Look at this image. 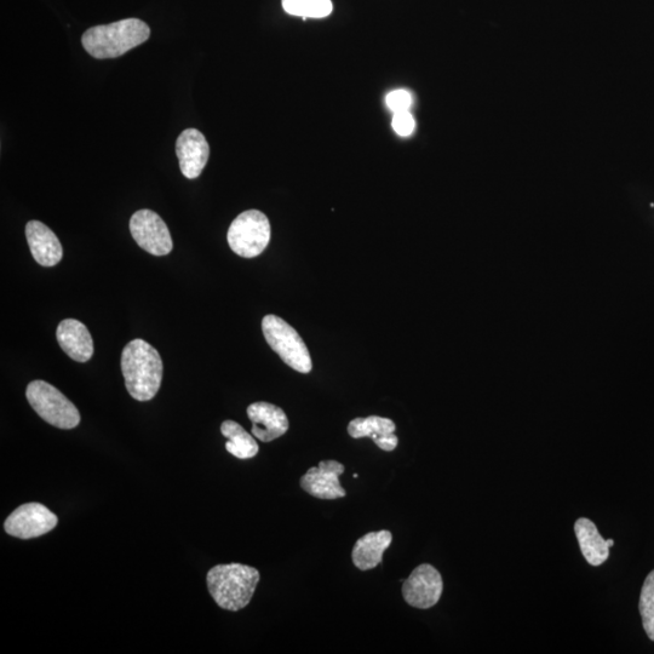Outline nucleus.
Instances as JSON below:
<instances>
[{"label": "nucleus", "instance_id": "19", "mask_svg": "<svg viewBox=\"0 0 654 654\" xmlns=\"http://www.w3.org/2000/svg\"><path fill=\"white\" fill-rule=\"evenodd\" d=\"M283 8L289 15L303 20L324 19L334 9L331 0H283Z\"/></svg>", "mask_w": 654, "mask_h": 654}, {"label": "nucleus", "instance_id": "11", "mask_svg": "<svg viewBox=\"0 0 654 654\" xmlns=\"http://www.w3.org/2000/svg\"><path fill=\"white\" fill-rule=\"evenodd\" d=\"M176 154L180 169L188 180L197 179L208 164L210 147L205 136L197 129H187L176 141Z\"/></svg>", "mask_w": 654, "mask_h": 654}, {"label": "nucleus", "instance_id": "14", "mask_svg": "<svg viewBox=\"0 0 654 654\" xmlns=\"http://www.w3.org/2000/svg\"><path fill=\"white\" fill-rule=\"evenodd\" d=\"M26 237L31 254L40 266L54 267L62 260L63 249L60 240L44 223L28 222Z\"/></svg>", "mask_w": 654, "mask_h": 654}, {"label": "nucleus", "instance_id": "18", "mask_svg": "<svg viewBox=\"0 0 654 654\" xmlns=\"http://www.w3.org/2000/svg\"><path fill=\"white\" fill-rule=\"evenodd\" d=\"M221 433L228 439L226 450L239 460H250L260 451L254 436L246 432L237 422L229 420L223 422Z\"/></svg>", "mask_w": 654, "mask_h": 654}, {"label": "nucleus", "instance_id": "20", "mask_svg": "<svg viewBox=\"0 0 654 654\" xmlns=\"http://www.w3.org/2000/svg\"><path fill=\"white\" fill-rule=\"evenodd\" d=\"M639 608L646 634L654 641V570L647 576L642 587Z\"/></svg>", "mask_w": 654, "mask_h": 654}, {"label": "nucleus", "instance_id": "7", "mask_svg": "<svg viewBox=\"0 0 654 654\" xmlns=\"http://www.w3.org/2000/svg\"><path fill=\"white\" fill-rule=\"evenodd\" d=\"M130 232L137 245L151 255H169L174 248L168 226L152 210L136 211L130 220Z\"/></svg>", "mask_w": 654, "mask_h": 654}, {"label": "nucleus", "instance_id": "16", "mask_svg": "<svg viewBox=\"0 0 654 654\" xmlns=\"http://www.w3.org/2000/svg\"><path fill=\"white\" fill-rule=\"evenodd\" d=\"M393 542L392 533L378 531L367 533L355 543L352 553L353 564L361 571L374 570L383 561V554Z\"/></svg>", "mask_w": 654, "mask_h": 654}, {"label": "nucleus", "instance_id": "6", "mask_svg": "<svg viewBox=\"0 0 654 654\" xmlns=\"http://www.w3.org/2000/svg\"><path fill=\"white\" fill-rule=\"evenodd\" d=\"M227 240L233 252L240 257L260 256L271 242V223L261 211H244L229 227Z\"/></svg>", "mask_w": 654, "mask_h": 654}, {"label": "nucleus", "instance_id": "12", "mask_svg": "<svg viewBox=\"0 0 654 654\" xmlns=\"http://www.w3.org/2000/svg\"><path fill=\"white\" fill-rule=\"evenodd\" d=\"M248 416L252 422V435L263 443H271L289 430V420L285 412L265 401L251 404L248 407Z\"/></svg>", "mask_w": 654, "mask_h": 654}, {"label": "nucleus", "instance_id": "13", "mask_svg": "<svg viewBox=\"0 0 654 654\" xmlns=\"http://www.w3.org/2000/svg\"><path fill=\"white\" fill-rule=\"evenodd\" d=\"M57 342L68 357L86 363L94 355V341L88 327L76 319L62 320L56 331Z\"/></svg>", "mask_w": 654, "mask_h": 654}, {"label": "nucleus", "instance_id": "23", "mask_svg": "<svg viewBox=\"0 0 654 654\" xmlns=\"http://www.w3.org/2000/svg\"><path fill=\"white\" fill-rule=\"evenodd\" d=\"M607 544H608V547L612 548L613 545H615V541H613V539H608Z\"/></svg>", "mask_w": 654, "mask_h": 654}, {"label": "nucleus", "instance_id": "3", "mask_svg": "<svg viewBox=\"0 0 654 654\" xmlns=\"http://www.w3.org/2000/svg\"><path fill=\"white\" fill-rule=\"evenodd\" d=\"M260 582V572L242 564L212 567L206 583L212 599L223 610L237 612L250 604Z\"/></svg>", "mask_w": 654, "mask_h": 654}, {"label": "nucleus", "instance_id": "15", "mask_svg": "<svg viewBox=\"0 0 654 654\" xmlns=\"http://www.w3.org/2000/svg\"><path fill=\"white\" fill-rule=\"evenodd\" d=\"M395 423L389 418L370 416L355 418L348 426V434L354 439L370 438L383 451L397 449L399 439L395 435Z\"/></svg>", "mask_w": 654, "mask_h": 654}, {"label": "nucleus", "instance_id": "10", "mask_svg": "<svg viewBox=\"0 0 654 654\" xmlns=\"http://www.w3.org/2000/svg\"><path fill=\"white\" fill-rule=\"evenodd\" d=\"M344 466L336 461H323L319 467L308 470L301 478L300 484L304 491L319 499H338L346 497L347 492L340 483Z\"/></svg>", "mask_w": 654, "mask_h": 654}, {"label": "nucleus", "instance_id": "5", "mask_svg": "<svg viewBox=\"0 0 654 654\" xmlns=\"http://www.w3.org/2000/svg\"><path fill=\"white\" fill-rule=\"evenodd\" d=\"M26 397L32 409L51 426L60 429H73L80 423V413L59 389L45 381L28 384Z\"/></svg>", "mask_w": 654, "mask_h": 654}, {"label": "nucleus", "instance_id": "2", "mask_svg": "<svg viewBox=\"0 0 654 654\" xmlns=\"http://www.w3.org/2000/svg\"><path fill=\"white\" fill-rule=\"evenodd\" d=\"M151 37V28L139 19H126L90 28L82 37L83 47L95 59H116L140 47Z\"/></svg>", "mask_w": 654, "mask_h": 654}, {"label": "nucleus", "instance_id": "17", "mask_svg": "<svg viewBox=\"0 0 654 654\" xmlns=\"http://www.w3.org/2000/svg\"><path fill=\"white\" fill-rule=\"evenodd\" d=\"M575 532L585 560L589 565L600 566L610 558V547L600 535L598 527L589 519H578Z\"/></svg>", "mask_w": 654, "mask_h": 654}, {"label": "nucleus", "instance_id": "21", "mask_svg": "<svg viewBox=\"0 0 654 654\" xmlns=\"http://www.w3.org/2000/svg\"><path fill=\"white\" fill-rule=\"evenodd\" d=\"M387 107L393 113L410 111L412 106V96L409 91L395 90L386 97Z\"/></svg>", "mask_w": 654, "mask_h": 654}, {"label": "nucleus", "instance_id": "4", "mask_svg": "<svg viewBox=\"0 0 654 654\" xmlns=\"http://www.w3.org/2000/svg\"><path fill=\"white\" fill-rule=\"evenodd\" d=\"M262 331L273 351L291 369L309 374L313 369L311 354L298 332L277 315H266L262 320Z\"/></svg>", "mask_w": 654, "mask_h": 654}, {"label": "nucleus", "instance_id": "1", "mask_svg": "<svg viewBox=\"0 0 654 654\" xmlns=\"http://www.w3.org/2000/svg\"><path fill=\"white\" fill-rule=\"evenodd\" d=\"M122 371L131 397L137 401L156 397L163 381V360L151 344L143 340L126 344L122 353Z\"/></svg>", "mask_w": 654, "mask_h": 654}, {"label": "nucleus", "instance_id": "9", "mask_svg": "<svg viewBox=\"0 0 654 654\" xmlns=\"http://www.w3.org/2000/svg\"><path fill=\"white\" fill-rule=\"evenodd\" d=\"M443 590V577L434 566L429 564L416 567L403 584L405 601L420 610H428L438 604Z\"/></svg>", "mask_w": 654, "mask_h": 654}, {"label": "nucleus", "instance_id": "8", "mask_svg": "<svg viewBox=\"0 0 654 654\" xmlns=\"http://www.w3.org/2000/svg\"><path fill=\"white\" fill-rule=\"evenodd\" d=\"M59 524L57 516L40 503L22 504L5 520L8 535L20 539H32L47 535Z\"/></svg>", "mask_w": 654, "mask_h": 654}, {"label": "nucleus", "instance_id": "22", "mask_svg": "<svg viewBox=\"0 0 654 654\" xmlns=\"http://www.w3.org/2000/svg\"><path fill=\"white\" fill-rule=\"evenodd\" d=\"M392 126L399 136H410L416 128L415 118H413L410 111L394 113Z\"/></svg>", "mask_w": 654, "mask_h": 654}]
</instances>
